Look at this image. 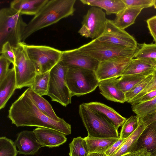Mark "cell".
Segmentation results:
<instances>
[{
  "label": "cell",
  "instance_id": "6da1fadb",
  "mask_svg": "<svg viewBox=\"0 0 156 156\" xmlns=\"http://www.w3.org/2000/svg\"><path fill=\"white\" fill-rule=\"evenodd\" d=\"M8 117L17 127L36 126L50 128L65 135L71 134V125L63 119L53 120L43 114L37 107L29 93L28 88L11 106Z\"/></svg>",
  "mask_w": 156,
  "mask_h": 156
},
{
  "label": "cell",
  "instance_id": "7a4b0ae2",
  "mask_svg": "<svg viewBox=\"0 0 156 156\" xmlns=\"http://www.w3.org/2000/svg\"><path fill=\"white\" fill-rule=\"evenodd\" d=\"M76 0H48L27 24L22 38L23 42L35 32L73 15Z\"/></svg>",
  "mask_w": 156,
  "mask_h": 156
},
{
  "label": "cell",
  "instance_id": "3957f363",
  "mask_svg": "<svg viewBox=\"0 0 156 156\" xmlns=\"http://www.w3.org/2000/svg\"><path fill=\"white\" fill-rule=\"evenodd\" d=\"M79 113L88 133L87 136L95 138H119L114 123L102 114L88 107L84 103L79 107Z\"/></svg>",
  "mask_w": 156,
  "mask_h": 156
},
{
  "label": "cell",
  "instance_id": "277c9868",
  "mask_svg": "<svg viewBox=\"0 0 156 156\" xmlns=\"http://www.w3.org/2000/svg\"><path fill=\"white\" fill-rule=\"evenodd\" d=\"M27 24L18 11L9 8L0 10V48L8 42L14 47L22 42V38Z\"/></svg>",
  "mask_w": 156,
  "mask_h": 156
},
{
  "label": "cell",
  "instance_id": "5b68a950",
  "mask_svg": "<svg viewBox=\"0 0 156 156\" xmlns=\"http://www.w3.org/2000/svg\"><path fill=\"white\" fill-rule=\"evenodd\" d=\"M66 80L72 96L92 92L98 86L99 81L95 71L77 67L68 68Z\"/></svg>",
  "mask_w": 156,
  "mask_h": 156
},
{
  "label": "cell",
  "instance_id": "8992f818",
  "mask_svg": "<svg viewBox=\"0 0 156 156\" xmlns=\"http://www.w3.org/2000/svg\"><path fill=\"white\" fill-rule=\"evenodd\" d=\"M77 49L100 62L119 57L133 58L137 48L120 47L94 39Z\"/></svg>",
  "mask_w": 156,
  "mask_h": 156
},
{
  "label": "cell",
  "instance_id": "52a82bcc",
  "mask_svg": "<svg viewBox=\"0 0 156 156\" xmlns=\"http://www.w3.org/2000/svg\"><path fill=\"white\" fill-rule=\"evenodd\" d=\"M68 69L60 61L51 70L47 94L52 101L65 107L71 103L72 97L66 82Z\"/></svg>",
  "mask_w": 156,
  "mask_h": 156
},
{
  "label": "cell",
  "instance_id": "ba28073f",
  "mask_svg": "<svg viewBox=\"0 0 156 156\" xmlns=\"http://www.w3.org/2000/svg\"><path fill=\"white\" fill-rule=\"evenodd\" d=\"M24 46L37 74L50 71L61 60L62 51L55 48L45 45H27L25 43Z\"/></svg>",
  "mask_w": 156,
  "mask_h": 156
},
{
  "label": "cell",
  "instance_id": "9c48e42d",
  "mask_svg": "<svg viewBox=\"0 0 156 156\" xmlns=\"http://www.w3.org/2000/svg\"><path fill=\"white\" fill-rule=\"evenodd\" d=\"M23 42L14 47L16 59L14 68L16 80V89L30 87L33 84L37 72L35 66L29 57Z\"/></svg>",
  "mask_w": 156,
  "mask_h": 156
},
{
  "label": "cell",
  "instance_id": "30bf717a",
  "mask_svg": "<svg viewBox=\"0 0 156 156\" xmlns=\"http://www.w3.org/2000/svg\"><path fill=\"white\" fill-rule=\"evenodd\" d=\"M107 19L102 9L93 6L83 16L82 26L78 32L83 37L97 39L104 33Z\"/></svg>",
  "mask_w": 156,
  "mask_h": 156
},
{
  "label": "cell",
  "instance_id": "8fae6325",
  "mask_svg": "<svg viewBox=\"0 0 156 156\" xmlns=\"http://www.w3.org/2000/svg\"><path fill=\"white\" fill-rule=\"evenodd\" d=\"M98 40L118 46L137 48L135 38L124 30L117 27L113 21L107 19L104 33Z\"/></svg>",
  "mask_w": 156,
  "mask_h": 156
},
{
  "label": "cell",
  "instance_id": "7c38bea8",
  "mask_svg": "<svg viewBox=\"0 0 156 156\" xmlns=\"http://www.w3.org/2000/svg\"><path fill=\"white\" fill-rule=\"evenodd\" d=\"M132 58L119 57L100 62L96 73L99 80L118 78L125 69Z\"/></svg>",
  "mask_w": 156,
  "mask_h": 156
},
{
  "label": "cell",
  "instance_id": "4fadbf2b",
  "mask_svg": "<svg viewBox=\"0 0 156 156\" xmlns=\"http://www.w3.org/2000/svg\"><path fill=\"white\" fill-rule=\"evenodd\" d=\"M61 61L68 68L77 67L97 70L100 62L78 51L77 48L62 51Z\"/></svg>",
  "mask_w": 156,
  "mask_h": 156
},
{
  "label": "cell",
  "instance_id": "5bb4252c",
  "mask_svg": "<svg viewBox=\"0 0 156 156\" xmlns=\"http://www.w3.org/2000/svg\"><path fill=\"white\" fill-rule=\"evenodd\" d=\"M38 143L42 147L50 148L57 147L67 140L65 135L55 129L45 127H37L34 129Z\"/></svg>",
  "mask_w": 156,
  "mask_h": 156
},
{
  "label": "cell",
  "instance_id": "9a60e30c",
  "mask_svg": "<svg viewBox=\"0 0 156 156\" xmlns=\"http://www.w3.org/2000/svg\"><path fill=\"white\" fill-rule=\"evenodd\" d=\"M14 142L20 154L34 155L42 147L33 131L24 130L18 133Z\"/></svg>",
  "mask_w": 156,
  "mask_h": 156
},
{
  "label": "cell",
  "instance_id": "2e32d148",
  "mask_svg": "<svg viewBox=\"0 0 156 156\" xmlns=\"http://www.w3.org/2000/svg\"><path fill=\"white\" fill-rule=\"evenodd\" d=\"M118 77H114L101 80L98 86L100 93L107 100L121 103L126 102L125 93L116 85Z\"/></svg>",
  "mask_w": 156,
  "mask_h": 156
},
{
  "label": "cell",
  "instance_id": "e0dca14e",
  "mask_svg": "<svg viewBox=\"0 0 156 156\" xmlns=\"http://www.w3.org/2000/svg\"><path fill=\"white\" fill-rule=\"evenodd\" d=\"M15 69L13 67L4 79L0 82V109L3 108L16 89Z\"/></svg>",
  "mask_w": 156,
  "mask_h": 156
},
{
  "label": "cell",
  "instance_id": "ac0fdd59",
  "mask_svg": "<svg viewBox=\"0 0 156 156\" xmlns=\"http://www.w3.org/2000/svg\"><path fill=\"white\" fill-rule=\"evenodd\" d=\"M48 0H14L10 7L21 14L35 16Z\"/></svg>",
  "mask_w": 156,
  "mask_h": 156
},
{
  "label": "cell",
  "instance_id": "d6986e66",
  "mask_svg": "<svg viewBox=\"0 0 156 156\" xmlns=\"http://www.w3.org/2000/svg\"><path fill=\"white\" fill-rule=\"evenodd\" d=\"M84 104L88 107L102 114L109 119L118 130L126 120L113 108L102 103L92 102Z\"/></svg>",
  "mask_w": 156,
  "mask_h": 156
},
{
  "label": "cell",
  "instance_id": "ffe728a7",
  "mask_svg": "<svg viewBox=\"0 0 156 156\" xmlns=\"http://www.w3.org/2000/svg\"><path fill=\"white\" fill-rule=\"evenodd\" d=\"M153 60L132 58L122 72L121 76L144 73H153L156 66L153 63Z\"/></svg>",
  "mask_w": 156,
  "mask_h": 156
},
{
  "label": "cell",
  "instance_id": "44dd1931",
  "mask_svg": "<svg viewBox=\"0 0 156 156\" xmlns=\"http://www.w3.org/2000/svg\"><path fill=\"white\" fill-rule=\"evenodd\" d=\"M145 148L151 155L156 153V127L148 125L140 136L137 150Z\"/></svg>",
  "mask_w": 156,
  "mask_h": 156
},
{
  "label": "cell",
  "instance_id": "7402d4cb",
  "mask_svg": "<svg viewBox=\"0 0 156 156\" xmlns=\"http://www.w3.org/2000/svg\"><path fill=\"white\" fill-rule=\"evenodd\" d=\"M143 9L133 7H126L116 15L113 20L115 24L119 28L124 30L134 24L136 19Z\"/></svg>",
  "mask_w": 156,
  "mask_h": 156
},
{
  "label": "cell",
  "instance_id": "603a6c76",
  "mask_svg": "<svg viewBox=\"0 0 156 156\" xmlns=\"http://www.w3.org/2000/svg\"><path fill=\"white\" fill-rule=\"evenodd\" d=\"M147 126L142 119H139L138 127L125 140L117 151L112 156H121L137 150L138 139Z\"/></svg>",
  "mask_w": 156,
  "mask_h": 156
},
{
  "label": "cell",
  "instance_id": "cb8c5ba5",
  "mask_svg": "<svg viewBox=\"0 0 156 156\" xmlns=\"http://www.w3.org/2000/svg\"><path fill=\"white\" fill-rule=\"evenodd\" d=\"M89 153H105L119 138H95L87 136L84 138Z\"/></svg>",
  "mask_w": 156,
  "mask_h": 156
},
{
  "label": "cell",
  "instance_id": "d4e9b609",
  "mask_svg": "<svg viewBox=\"0 0 156 156\" xmlns=\"http://www.w3.org/2000/svg\"><path fill=\"white\" fill-rule=\"evenodd\" d=\"M90 5L104 9L107 15H116L126 7L122 0H93Z\"/></svg>",
  "mask_w": 156,
  "mask_h": 156
},
{
  "label": "cell",
  "instance_id": "484cf974",
  "mask_svg": "<svg viewBox=\"0 0 156 156\" xmlns=\"http://www.w3.org/2000/svg\"><path fill=\"white\" fill-rule=\"evenodd\" d=\"M30 94L35 104L38 109L45 115L57 121L62 119L55 112L51 105L44 98L40 96L29 87L28 88Z\"/></svg>",
  "mask_w": 156,
  "mask_h": 156
},
{
  "label": "cell",
  "instance_id": "4316f807",
  "mask_svg": "<svg viewBox=\"0 0 156 156\" xmlns=\"http://www.w3.org/2000/svg\"><path fill=\"white\" fill-rule=\"evenodd\" d=\"M151 74H152L144 73L122 76L116 79V85L125 93Z\"/></svg>",
  "mask_w": 156,
  "mask_h": 156
},
{
  "label": "cell",
  "instance_id": "83f0119b",
  "mask_svg": "<svg viewBox=\"0 0 156 156\" xmlns=\"http://www.w3.org/2000/svg\"><path fill=\"white\" fill-rule=\"evenodd\" d=\"M50 71L42 74H37L30 87L36 93L42 96L47 94L49 88Z\"/></svg>",
  "mask_w": 156,
  "mask_h": 156
},
{
  "label": "cell",
  "instance_id": "f1b7e54d",
  "mask_svg": "<svg viewBox=\"0 0 156 156\" xmlns=\"http://www.w3.org/2000/svg\"><path fill=\"white\" fill-rule=\"evenodd\" d=\"M132 58L147 60L156 59V44H138Z\"/></svg>",
  "mask_w": 156,
  "mask_h": 156
},
{
  "label": "cell",
  "instance_id": "f546056e",
  "mask_svg": "<svg viewBox=\"0 0 156 156\" xmlns=\"http://www.w3.org/2000/svg\"><path fill=\"white\" fill-rule=\"evenodd\" d=\"M69 147V156H87L89 153L85 140L80 136L73 138Z\"/></svg>",
  "mask_w": 156,
  "mask_h": 156
},
{
  "label": "cell",
  "instance_id": "4dcf8cb0",
  "mask_svg": "<svg viewBox=\"0 0 156 156\" xmlns=\"http://www.w3.org/2000/svg\"><path fill=\"white\" fill-rule=\"evenodd\" d=\"M132 111L140 119L156 109V96L151 100L132 105Z\"/></svg>",
  "mask_w": 156,
  "mask_h": 156
},
{
  "label": "cell",
  "instance_id": "1f68e13d",
  "mask_svg": "<svg viewBox=\"0 0 156 156\" xmlns=\"http://www.w3.org/2000/svg\"><path fill=\"white\" fill-rule=\"evenodd\" d=\"M139 119L137 115L132 116L126 119L122 125L119 137L122 139H126L131 135L138 127Z\"/></svg>",
  "mask_w": 156,
  "mask_h": 156
},
{
  "label": "cell",
  "instance_id": "d6a6232c",
  "mask_svg": "<svg viewBox=\"0 0 156 156\" xmlns=\"http://www.w3.org/2000/svg\"><path fill=\"white\" fill-rule=\"evenodd\" d=\"M18 153L12 140L5 136L0 137V156H16Z\"/></svg>",
  "mask_w": 156,
  "mask_h": 156
},
{
  "label": "cell",
  "instance_id": "836d02e7",
  "mask_svg": "<svg viewBox=\"0 0 156 156\" xmlns=\"http://www.w3.org/2000/svg\"><path fill=\"white\" fill-rule=\"evenodd\" d=\"M153 73L148 75L130 90L125 93L126 102H128L144 89L152 79Z\"/></svg>",
  "mask_w": 156,
  "mask_h": 156
},
{
  "label": "cell",
  "instance_id": "e575fe53",
  "mask_svg": "<svg viewBox=\"0 0 156 156\" xmlns=\"http://www.w3.org/2000/svg\"><path fill=\"white\" fill-rule=\"evenodd\" d=\"M0 55L13 65L15 62L16 56L14 47L7 42L4 43L0 48Z\"/></svg>",
  "mask_w": 156,
  "mask_h": 156
},
{
  "label": "cell",
  "instance_id": "d590c367",
  "mask_svg": "<svg viewBox=\"0 0 156 156\" xmlns=\"http://www.w3.org/2000/svg\"><path fill=\"white\" fill-rule=\"evenodd\" d=\"M126 7L144 9L154 6L155 0H122Z\"/></svg>",
  "mask_w": 156,
  "mask_h": 156
},
{
  "label": "cell",
  "instance_id": "8d00e7d4",
  "mask_svg": "<svg viewBox=\"0 0 156 156\" xmlns=\"http://www.w3.org/2000/svg\"><path fill=\"white\" fill-rule=\"evenodd\" d=\"M156 90V68L153 73V77L144 89L134 98L129 101H131L136 100L147 93Z\"/></svg>",
  "mask_w": 156,
  "mask_h": 156
},
{
  "label": "cell",
  "instance_id": "74e56055",
  "mask_svg": "<svg viewBox=\"0 0 156 156\" xmlns=\"http://www.w3.org/2000/svg\"><path fill=\"white\" fill-rule=\"evenodd\" d=\"M11 63L2 55L0 56V82L6 76L10 69L9 66Z\"/></svg>",
  "mask_w": 156,
  "mask_h": 156
},
{
  "label": "cell",
  "instance_id": "f35d334b",
  "mask_svg": "<svg viewBox=\"0 0 156 156\" xmlns=\"http://www.w3.org/2000/svg\"><path fill=\"white\" fill-rule=\"evenodd\" d=\"M156 96V90L144 94L141 97L133 101H130L128 103L132 105L150 101Z\"/></svg>",
  "mask_w": 156,
  "mask_h": 156
},
{
  "label": "cell",
  "instance_id": "ab89813d",
  "mask_svg": "<svg viewBox=\"0 0 156 156\" xmlns=\"http://www.w3.org/2000/svg\"><path fill=\"white\" fill-rule=\"evenodd\" d=\"M146 22L150 33L156 44V15L148 19Z\"/></svg>",
  "mask_w": 156,
  "mask_h": 156
},
{
  "label": "cell",
  "instance_id": "60d3db41",
  "mask_svg": "<svg viewBox=\"0 0 156 156\" xmlns=\"http://www.w3.org/2000/svg\"><path fill=\"white\" fill-rule=\"evenodd\" d=\"M126 139L120 137L118 140L113 144L105 153L107 156H112L119 149Z\"/></svg>",
  "mask_w": 156,
  "mask_h": 156
},
{
  "label": "cell",
  "instance_id": "b9f144b4",
  "mask_svg": "<svg viewBox=\"0 0 156 156\" xmlns=\"http://www.w3.org/2000/svg\"><path fill=\"white\" fill-rule=\"evenodd\" d=\"M151 154L148 152L145 148L125 154L121 156H151Z\"/></svg>",
  "mask_w": 156,
  "mask_h": 156
},
{
  "label": "cell",
  "instance_id": "7bdbcfd3",
  "mask_svg": "<svg viewBox=\"0 0 156 156\" xmlns=\"http://www.w3.org/2000/svg\"><path fill=\"white\" fill-rule=\"evenodd\" d=\"M87 156H107L105 153H91Z\"/></svg>",
  "mask_w": 156,
  "mask_h": 156
},
{
  "label": "cell",
  "instance_id": "ee69618b",
  "mask_svg": "<svg viewBox=\"0 0 156 156\" xmlns=\"http://www.w3.org/2000/svg\"><path fill=\"white\" fill-rule=\"evenodd\" d=\"M93 0H80V1L83 4L90 5Z\"/></svg>",
  "mask_w": 156,
  "mask_h": 156
},
{
  "label": "cell",
  "instance_id": "f6af8a7d",
  "mask_svg": "<svg viewBox=\"0 0 156 156\" xmlns=\"http://www.w3.org/2000/svg\"><path fill=\"white\" fill-rule=\"evenodd\" d=\"M150 124H152L154 125L156 127V118L153 120L152 121H151L148 125ZM147 125V126H148Z\"/></svg>",
  "mask_w": 156,
  "mask_h": 156
},
{
  "label": "cell",
  "instance_id": "bcb514c9",
  "mask_svg": "<svg viewBox=\"0 0 156 156\" xmlns=\"http://www.w3.org/2000/svg\"><path fill=\"white\" fill-rule=\"evenodd\" d=\"M153 62L154 64L156 66V59H154L153 60Z\"/></svg>",
  "mask_w": 156,
  "mask_h": 156
},
{
  "label": "cell",
  "instance_id": "7dc6e473",
  "mask_svg": "<svg viewBox=\"0 0 156 156\" xmlns=\"http://www.w3.org/2000/svg\"><path fill=\"white\" fill-rule=\"evenodd\" d=\"M154 8L156 9V0H155V1L154 3Z\"/></svg>",
  "mask_w": 156,
  "mask_h": 156
},
{
  "label": "cell",
  "instance_id": "c3c4849f",
  "mask_svg": "<svg viewBox=\"0 0 156 156\" xmlns=\"http://www.w3.org/2000/svg\"><path fill=\"white\" fill-rule=\"evenodd\" d=\"M151 156H156V153H155L154 154L151 155Z\"/></svg>",
  "mask_w": 156,
  "mask_h": 156
}]
</instances>
